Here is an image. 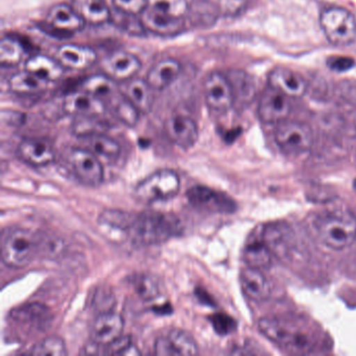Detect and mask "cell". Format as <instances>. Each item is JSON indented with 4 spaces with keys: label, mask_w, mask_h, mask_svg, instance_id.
<instances>
[{
    "label": "cell",
    "mask_w": 356,
    "mask_h": 356,
    "mask_svg": "<svg viewBox=\"0 0 356 356\" xmlns=\"http://www.w3.org/2000/svg\"><path fill=\"white\" fill-rule=\"evenodd\" d=\"M353 189H354V191H355V193H356V179H355V180H354V182H353Z\"/></svg>",
    "instance_id": "45"
},
{
    "label": "cell",
    "mask_w": 356,
    "mask_h": 356,
    "mask_svg": "<svg viewBox=\"0 0 356 356\" xmlns=\"http://www.w3.org/2000/svg\"><path fill=\"white\" fill-rule=\"evenodd\" d=\"M232 87L234 105H249L252 103L257 91L253 76L241 70H230L226 74Z\"/></svg>",
    "instance_id": "28"
},
{
    "label": "cell",
    "mask_w": 356,
    "mask_h": 356,
    "mask_svg": "<svg viewBox=\"0 0 356 356\" xmlns=\"http://www.w3.org/2000/svg\"><path fill=\"white\" fill-rule=\"evenodd\" d=\"M270 86L284 93L291 99L303 97L307 90L305 79L295 70L286 67H277L268 76Z\"/></svg>",
    "instance_id": "22"
},
{
    "label": "cell",
    "mask_w": 356,
    "mask_h": 356,
    "mask_svg": "<svg viewBox=\"0 0 356 356\" xmlns=\"http://www.w3.org/2000/svg\"><path fill=\"white\" fill-rule=\"evenodd\" d=\"M40 252V233L30 229H10L1 241V259L6 266L22 268L29 266Z\"/></svg>",
    "instance_id": "4"
},
{
    "label": "cell",
    "mask_w": 356,
    "mask_h": 356,
    "mask_svg": "<svg viewBox=\"0 0 356 356\" xmlns=\"http://www.w3.org/2000/svg\"><path fill=\"white\" fill-rule=\"evenodd\" d=\"M204 97L208 108L216 113H225L234 106L232 87L226 74L213 72L204 81Z\"/></svg>",
    "instance_id": "10"
},
{
    "label": "cell",
    "mask_w": 356,
    "mask_h": 356,
    "mask_svg": "<svg viewBox=\"0 0 356 356\" xmlns=\"http://www.w3.org/2000/svg\"><path fill=\"white\" fill-rule=\"evenodd\" d=\"M180 188L178 172L163 168L141 180L135 187L134 195L139 201L155 203L172 199L178 195Z\"/></svg>",
    "instance_id": "5"
},
{
    "label": "cell",
    "mask_w": 356,
    "mask_h": 356,
    "mask_svg": "<svg viewBox=\"0 0 356 356\" xmlns=\"http://www.w3.org/2000/svg\"><path fill=\"white\" fill-rule=\"evenodd\" d=\"M102 70L115 82H128L141 70V61L134 54L116 51L104 58Z\"/></svg>",
    "instance_id": "15"
},
{
    "label": "cell",
    "mask_w": 356,
    "mask_h": 356,
    "mask_svg": "<svg viewBox=\"0 0 356 356\" xmlns=\"http://www.w3.org/2000/svg\"><path fill=\"white\" fill-rule=\"evenodd\" d=\"M321 28L327 40L337 47H347L356 38V18L343 8L332 7L321 14Z\"/></svg>",
    "instance_id": "6"
},
{
    "label": "cell",
    "mask_w": 356,
    "mask_h": 356,
    "mask_svg": "<svg viewBox=\"0 0 356 356\" xmlns=\"http://www.w3.org/2000/svg\"><path fill=\"white\" fill-rule=\"evenodd\" d=\"M68 159L74 175L83 184L95 187L103 182L104 168L99 157L86 147H74Z\"/></svg>",
    "instance_id": "9"
},
{
    "label": "cell",
    "mask_w": 356,
    "mask_h": 356,
    "mask_svg": "<svg viewBox=\"0 0 356 356\" xmlns=\"http://www.w3.org/2000/svg\"><path fill=\"white\" fill-rule=\"evenodd\" d=\"M214 331L220 335H228L234 332L237 328V323L232 316L227 314H214L209 318Z\"/></svg>",
    "instance_id": "41"
},
{
    "label": "cell",
    "mask_w": 356,
    "mask_h": 356,
    "mask_svg": "<svg viewBox=\"0 0 356 356\" xmlns=\"http://www.w3.org/2000/svg\"><path fill=\"white\" fill-rule=\"evenodd\" d=\"M70 5L86 24L99 26L112 20L113 13L105 0H72Z\"/></svg>",
    "instance_id": "24"
},
{
    "label": "cell",
    "mask_w": 356,
    "mask_h": 356,
    "mask_svg": "<svg viewBox=\"0 0 356 356\" xmlns=\"http://www.w3.org/2000/svg\"><path fill=\"white\" fill-rule=\"evenodd\" d=\"M243 260L252 268H259V270L270 268L272 264V253L264 243L261 233L260 236L255 235V237L248 241L243 249Z\"/></svg>",
    "instance_id": "33"
},
{
    "label": "cell",
    "mask_w": 356,
    "mask_h": 356,
    "mask_svg": "<svg viewBox=\"0 0 356 356\" xmlns=\"http://www.w3.org/2000/svg\"><path fill=\"white\" fill-rule=\"evenodd\" d=\"M186 197L191 206L203 211L232 213L236 210V204L230 197L203 185L189 188Z\"/></svg>",
    "instance_id": "11"
},
{
    "label": "cell",
    "mask_w": 356,
    "mask_h": 356,
    "mask_svg": "<svg viewBox=\"0 0 356 356\" xmlns=\"http://www.w3.org/2000/svg\"><path fill=\"white\" fill-rule=\"evenodd\" d=\"M259 268L248 266L239 275V282L243 293L249 299L264 302L270 297L272 285L266 275Z\"/></svg>",
    "instance_id": "23"
},
{
    "label": "cell",
    "mask_w": 356,
    "mask_h": 356,
    "mask_svg": "<svg viewBox=\"0 0 356 356\" xmlns=\"http://www.w3.org/2000/svg\"><path fill=\"white\" fill-rule=\"evenodd\" d=\"M355 65L354 59L346 56H333L327 59V66L329 70L335 72H345L352 70Z\"/></svg>",
    "instance_id": "44"
},
{
    "label": "cell",
    "mask_w": 356,
    "mask_h": 356,
    "mask_svg": "<svg viewBox=\"0 0 356 356\" xmlns=\"http://www.w3.org/2000/svg\"><path fill=\"white\" fill-rule=\"evenodd\" d=\"M354 124H355V128H356V118H355V120H354Z\"/></svg>",
    "instance_id": "46"
},
{
    "label": "cell",
    "mask_w": 356,
    "mask_h": 356,
    "mask_svg": "<svg viewBox=\"0 0 356 356\" xmlns=\"http://www.w3.org/2000/svg\"><path fill=\"white\" fill-rule=\"evenodd\" d=\"M78 89L99 97L105 103L120 92L118 88V82L105 74L89 76L88 78L84 79L81 82Z\"/></svg>",
    "instance_id": "34"
},
{
    "label": "cell",
    "mask_w": 356,
    "mask_h": 356,
    "mask_svg": "<svg viewBox=\"0 0 356 356\" xmlns=\"http://www.w3.org/2000/svg\"><path fill=\"white\" fill-rule=\"evenodd\" d=\"M135 293L143 301H152L159 296V284L151 275L136 274L131 278Z\"/></svg>",
    "instance_id": "36"
},
{
    "label": "cell",
    "mask_w": 356,
    "mask_h": 356,
    "mask_svg": "<svg viewBox=\"0 0 356 356\" xmlns=\"http://www.w3.org/2000/svg\"><path fill=\"white\" fill-rule=\"evenodd\" d=\"M164 132L168 138L183 149H191L199 138V128L193 118L174 115L164 122Z\"/></svg>",
    "instance_id": "17"
},
{
    "label": "cell",
    "mask_w": 356,
    "mask_h": 356,
    "mask_svg": "<svg viewBox=\"0 0 356 356\" xmlns=\"http://www.w3.org/2000/svg\"><path fill=\"white\" fill-rule=\"evenodd\" d=\"M261 237L272 255L289 261L297 251V237L285 222H270L262 227Z\"/></svg>",
    "instance_id": "8"
},
{
    "label": "cell",
    "mask_w": 356,
    "mask_h": 356,
    "mask_svg": "<svg viewBox=\"0 0 356 356\" xmlns=\"http://www.w3.org/2000/svg\"><path fill=\"white\" fill-rule=\"evenodd\" d=\"M182 231V222L175 214L145 211L133 216L127 232L136 245L149 247L166 243Z\"/></svg>",
    "instance_id": "2"
},
{
    "label": "cell",
    "mask_w": 356,
    "mask_h": 356,
    "mask_svg": "<svg viewBox=\"0 0 356 356\" xmlns=\"http://www.w3.org/2000/svg\"><path fill=\"white\" fill-rule=\"evenodd\" d=\"M260 332L291 353H312L322 347V331L301 316H274L260 318Z\"/></svg>",
    "instance_id": "1"
},
{
    "label": "cell",
    "mask_w": 356,
    "mask_h": 356,
    "mask_svg": "<svg viewBox=\"0 0 356 356\" xmlns=\"http://www.w3.org/2000/svg\"><path fill=\"white\" fill-rule=\"evenodd\" d=\"M154 351L157 355H197L199 348L191 333L180 329H172L156 339Z\"/></svg>",
    "instance_id": "14"
},
{
    "label": "cell",
    "mask_w": 356,
    "mask_h": 356,
    "mask_svg": "<svg viewBox=\"0 0 356 356\" xmlns=\"http://www.w3.org/2000/svg\"><path fill=\"white\" fill-rule=\"evenodd\" d=\"M30 353L33 355L64 356L67 355V348H66L65 341L61 337L51 335L33 346Z\"/></svg>",
    "instance_id": "38"
},
{
    "label": "cell",
    "mask_w": 356,
    "mask_h": 356,
    "mask_svg": "<svg viewBox=\"0 0 356 356\" xmlns=\"http://www.w3.org/2000/svg\"><path fill=\"white\" fill-rule=\"evenodd\" d=\"M147 7L178 18H186L191 10L187 0H147Z\"/></svg>",
    "instance_id": "37"
},
{
    "label": "cell",
    "mask_w": 356,
    "mask_h": 356,
    "mask_svg": "<svg viewBox=\"0 0 356 356\" xmlns=\"http://www.w3.org/2000/svg\"><path fill=\"white\" fill-rule=\"evenodd\" d=\"M118 11L131 15H140L147 8V0H112Z\"/></svg>",
    "instance_id": "42"
},
{
    "label": "cell",
    "mask_w": 356,
    "mask_h": 356,
    "mask_svg": "<svg viewBox=\"0 0 356 356\" xmlns=\"http://www.w3.org/2000/svg\"><path fill=\"white\" fill-rule=\"evenodd\" d=\"M134 214L118 209H107L99 214V222L118 230L128 231Z\"/></svg>",
    "instance_id": "39"
},
{
    "label": "cell",
    "mask_w": 356,
    "mask_h": 356,
    "mask_svg": "<svg viewBox=\"0 0 356 356\" xmlns=\"http://www.w3.org/2000/svg\"><path fill=\"white\" fill-rule=\"evenodd\" d=\"M24 70L49 83L59 81L65 72V68L56 58L45 55H35L28 58L24 63Z\"/></svg>",
    "instance_id": "27"
},
{
    "label": "cell",
    "mask_w": 356,
    "mask_h": 356,
    "mask_svg": "<svg viewBox=\"0 0 356 356\" xmlns=\"http://www.w3.org/2000/svg\"><path fill=\"white\" fill-rule=\"evenodd\" d=\"M28 60V49L15 36H5L0 41V64L3 67H16Z\"/></svg>",
    "instance_id": "32"
},
{
    "label": "cell",
    "mask_w": 356,
    "mask_h": 356,
    "mask_svg": "<svg viewBox=\"0 0 356 356\" xmlns=\"http://www.w3.org/2000/svg\"><path fill=\"white\" fill-rule=\"evenodd\" d=\"M182 65L174 58H166L157 62L147 74V81L156 91L163 90L180 76Z\"/></svg>",
    "instance_id": "25"
},
{
    "label": "cell",
    "mask_w": 356,
    "mask_h": 356,
    "mask_svg": "<svg viewBox=\"0 0 356 356\" xmlns=\"http://www.w3.org/2000/svg\"><path fill=\"white\" fill-rule=\"evenodd\" d=\"M47 24L56 32L64 35L80 32L86 24L74 7L67 3L54 5L47 12Z\"/></svg>",
    "instance_id": "20"
},
{
    "label": "cell",
    "mask_w": 356,
    "mask_h": 356,
    "mask_svg": "<svg viewBox=\"0 0 356 356\" xmlns=\"http://www.w3.org/2000/svg\"><path fill=\"white\" fill-rule=\"evenodd\" d=\"M11 318L20 324L43 328V326L51 321V312L47 306L35 302L12 310Z\"/></svg>",
    "instance_id": "30"
},
{
    "label": "cell",
    "mask_w": 356,
    "mask_h": 356,
    "mask_svg": "<svg viewBox=\"0 0 356 356\" xmlns=\"http://www.w3.org/2000/svg\"><path fill=\"white\" fill-rule=\"evenodd\" d=\"M318 239L337 251L349 248L356 241V216L349 210H332L316 216L314 222Z\"/></svg>",
    "instance_id": "3"
},
{
    "label": "cell",
    "mask_w": 356,
    "mask_h": 356,
    "mask_svg": "<svg viewBox=\"0 0 356 356\" xmlns=\"http://www.w3.org/2000/svg\"><path fill=\"white\" fill-rule=\"evenodd\" d=\"M51 83L24 70L14 74L8 81V87L15 95H34L44 92Z\"/></svg>",
    "instance_id": "29"
},
{
    "label": "cell",
    "mask_w": 356,
    "mask_h": 356,
    "mask_svg": "<svg viewBox=\"0 0 356 356\" xmlns=\"http://www.w3.org/2000/svg\"><path fill=\"white\" fill-rule=\"evenodd\" d=\"M105 353L112 354V355H128V354L134 355V354H140V351L135 347L130 337L122 334L120 339L105 348Z\"/></svg>",
    "instance_id": "40"
},
{
    "label": "cell",
    "mask_w": 356,
    "mask_h": 356,
    "mask_svg": "<svg viewBox=\"0 0 356 356\" xmlns=\"http://www.w3.org/2000/svg\"><path fill=\"white\" fill-rule=\"evenodd\" d=\"M247 0H218V11L225 16L238 15L245 8Z\"/></svg>",
    "instance_id": "43"
},
{
    "label": "cell",
    "mask_w": 356,
    "mask_h": 356,
    "mask_svg": "<svg viewBox=\"0 0 356 356\" xmlns=\"http://www.w3.org/2000/svg\"><path fill=\"white\" fill-rule=\"evenodd\" d=\"M18 156L22 161L36 168L49 165L56 159V149L51 140L39 137L26 138L19 143Z\"/></svg>",
    "instance_id": "18"
},
{
    "label": "cell",
    "mask_w": 356,
    "mask_h": 356,
    "mask_svg": "<svg viewBox=\"0 0 356 356\" xmlns=\"http://www.w3.org/2000/svg\"><path fill=\"white\" fill-rule=\"evenodd\" d=\"M155 91V89L149 84L147 79L135 76L127 82L124 95L141 114H147L153 108Z\"/></svg>",
    "instance_id": "26"
},
{
    "label": "cell",
    "mask_w": 356,
    "mask_h": 356,
    "mask_svg": "<svg viewBox=\"0 0 356 356\" xmlns=\"http://www.w3.org/2000/svg\"><path fill=\"white\" fill-rule=\"evenodd\" d=\"M56 59L65 70H85L95 65L97 55L95 49L78 44H64L58 49Z\"/></svg>",
    "instance_id": "21"
},
{
    "label": "cell",
    "mask_w": 356,
    "mask_h": 356,
    "mask_svg": "<svg viewBox=\"0 0 356 356\" xmlns=\"http://www.w3.org/2000/svg\"><path fill=\"white\" fill-rule=\"evenodd\" d=\"M124 321L120 314L113 312H102L91 325V341L105 349L120 339L124 332Z\"/></svg>",
    "instance_id": "16"
},
{
    "label": "cell",
    "mask_w": 356,
    "mask_h": 356,
    "mask_svg": "<svg viewBox=\"0 0 356 356\" xmlns=\"http://www.w3.org/2000/svg\"><path fill=\"white\" fill-rule=\"evenodd\" d=\"M291 97L274 87L268 86L260 97L258 115L264 124H278L284 122L291 113Z\"/></svg>",
    "instance_id": "13"
},
{
    "label": "cell",
    "mask_w": 356,
    "mask_h": 356,
    "mask_svg": "<svg viewBox=\"0 0 356 356\" xmlns=\"http://www.w3.org/2000/svg\"><path fill=\"white\" fill-rule=\"evenodd\" d=\"M143 28L158 36L170 37L181 34L185 29L186 18L174 17L151 8H145L139 15Z\"/></svg>",
    "instance_id": "19"
},
{
    "label": "cell",
    "mask_w": 356,
    "mask_h": 356,
    "mask_svg": "<svg viewBox=\"0 0 356 356\" xmlns=\"http://www.w3.org/2000/svg\"><path fill=\"white\" fill-rule=\"evenodd\" d=\"M274 138L279 149L286 155L299 156L308 153L314 143L312 127L295 120H286L277 124Z\"/></svg>",
    "instance_id": "7"
},
{
    "label": "cell",
    "mask_w": 356,
    "mask_h": 356,
    "mask_svg": "<svg viewBox=\"0 0 356 356\" xmlns=\"http://www.w3.org/2000/svg\"><path fill=\"white\" fill-rule=\"evenodd\" d=\"M108 110L118 118L122 124L134 128L138 124L141 113L137 108L127 99L124 93L118 92L106 102Z\"/></svg>",
    "instance_id": "35"
},
{
    "label": "cell",
    "mask_w": 356,
    "mask_h": 356,
    "mask_svg": "<svg viewBox=\"0 0 356 356\" xmlns=\"http://www.w3.org/2000/svg\"><path fill=\"white\" fill-rule=\"evenodd\" d=\"M62 110L67 115L80 118H97L106 113L105 102L86 91L78 90L67 93L62 101Z\"/></svg>",
    "instance_id": "12"
},
{
    "label": "cell",
    "mask_w": 356,
    "mask_h": 356,
    "mask_svg": "<svg viewBox=\"0 0 356 356\" xmlns=\"http://www.w3.org/2000/svg\"><path fill=\"white\" fill-rule=\"evenodd\" d=\"M80 138L84 143V147L95 153L97 157L113 160L120 156V143L104 133H93V134L86 135Z\"/></svg>",
    "instance_id": "31"
}]
</instances>
